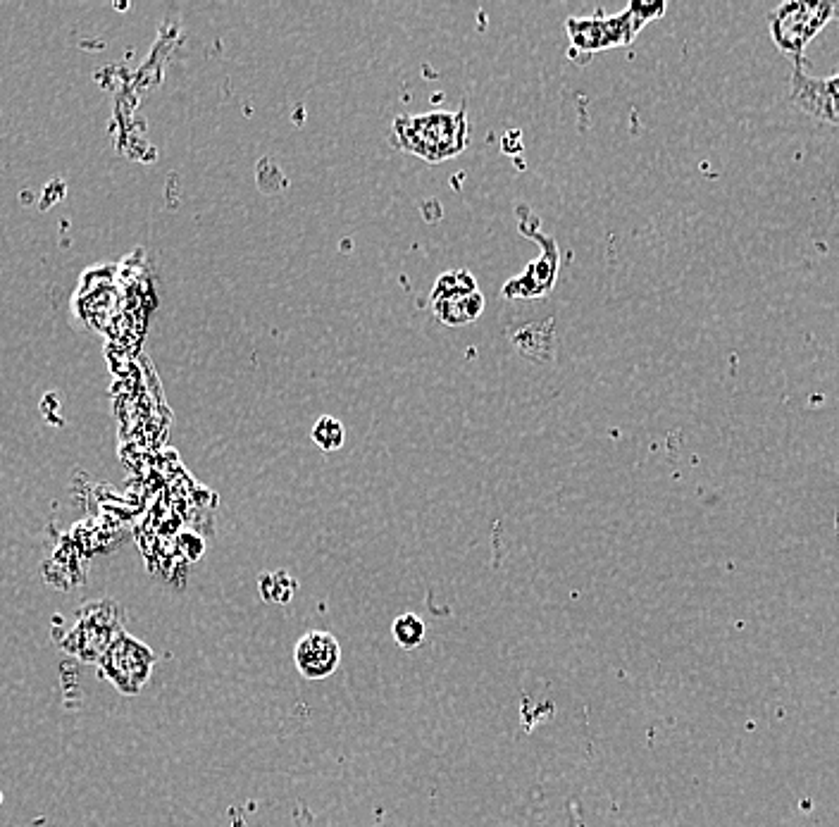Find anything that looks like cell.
Listing matches in <instances>:
<instances>
[{
  "instance_id": "obj_1",
  "label": "cell",
  "mask_w": 839,
  "mask_h": 827,
  "mask_svg": "<svg viewBox=\"0 0 839 827\" xmlns=\"http://www.w3.org/2000/svg\"><path fill=\"white\" fill-rule=\"evenodd\" d=\"M465 113L406 115L394 122V141L403 151L418 155L427 163H441L463 153L470 139Z\"/></svg>"
},
{
  "instance_id": "obj_2",
  "label": "cell",
  "mask_w": 839,
  "mask_h": 827,
  "mask_svg": "<svg viewBox=\"0 0 839 827\" xmlns=\"http://www.w3.org/2000/svg\"><path fill=\"white\" fill-rule=\"evenodd\" d=\"M666 12V3H642L635 0L618 15L573 17L568 20V34L573 43V55H594L608 48L630 46L646 24L658 20Z\"/></svg>"
},
{
  "instance_id": "obj_3",
  "label": "cell",
  "mask_w": 839,
  "mask_h": 827,
  "mask_svg": "<svg viewBox=\"0 0 839 827\" xmlns=\"http://www.w3.org/2000/svg\"><path fill=\"white\" fill-rule=\"evenodd\" d=\"M835 20L837 0H787L768 12V29L778 51L789 55L794 65H804L809 43Z\"/></svg>"
},
{
  "instance_id": "obj_4",
  "label": "cell",
  "mask_w": 839,
  "mask_h": 827,
  "mask_svg": "<svg viewBox=\"0 0 839 827\" xmlns=\"http://www.w3.org/2000/svg\"><path fill=\"white\" fill-rule=\"evenodd\" d=\"M122 632V608L110 599L93 601L79 608L77 623L60 639V649L84 663H98Z\"/></svg>"
},
{
  "instance_id": "obj_5",
  "label": "cell",
  "mask_w": 839,
  "mask_h": 827,
  "mask_svg": "<svg viewBox=\"0 0 839 827\" xmlns=\"http://www.w3.org/2000/svg\"><path fill=\"white\" fill-rule=\"evenodd\" d=\"M101 675L113 685L120 694L136 696L144 692V687L151 680L155 668V654L151 646L139 642L132 634L122 632L120 637L110 644L98 661Z\"/></svg>"
},
{
  "instance_id": "obj_6",
  "label": "cell",
  "mask_w": 839,
  "mask_h": 827,
  "mask_svg": "<svg viewBox=\"0 0 839 827\" xmlns=\"http://www.w3.org/2000/svg\"><path fill=\"white\" fill-rule=\"evenodd\" d=\"M432 310L446 325H465L480 317L484 298L477 289L475 277L465 270L446 272L432 289Z\"/></svg>"
},
{
  "instance_id": "obj_7",
  "label": "cell",
  "mask_w": 839,
  "mask_h": 827,
  "mask_svg": "<svg viewBox=\"0 0 839 827\" xmlns=\"http://www.w3.org/2000/svg\"><path fill=\"white\" fill-rule=\"evenodd\" d=\"M789 98L806 115L839 127V74L816 79L806 74L804 65H794L792 79H789Z\"/></svg>"
},
{
  "instance_id": "obj_8",
  "label": "cell",
  "mask_w": 839,
  "mask_h": 827,
  "mask_svg": "<svg viewBox=\"0 0 839 827\" xmlns=\"http://www.w3.org/2000/svg\"><path fill=\"white\" fill-rule=\"evenodd\" d=\"M294 663L306 680H325L337 673L341 663V646L332 632L313 630L303 634L294 646Z\"/></svg>"
},
{
  "instance_id": "obj_9",
  "label": "cell",
  "mask_w": 839,
  "mask_h": 827,
  "mask_svg": "<svg viewBox=\"0 0 839 827\" xmlns=\"http://www.w3.org/2000/svg\"><path fill=\"white\" fill-rule=\"evenodd\" d=\"M556 275H558V251H556V244L551 241L549 248L542 253V258L534 260V263L527 267L525 275L513 279L511 284H506V294L518 296L520 291L525 289V284H532L530 294L527 296L549 294L553 282H556Z\"/></svg>"
},
{
  "instance_id": "obj_10",
  "label": "cell",
  "mask_w": 839,
  "mask_h": 827,
  "mask_svg": "<svg viewBox=\"0 0 839 827\" xmlns=\"http://www.w3.org/2000/svg\"><path fill=\"white\" fill-rule=\"evenodd\" d=\"M425 632V623H422L415 613H403L391 623V634H394L396 644L406 651L418 649V646L425 642Z\"/></svg>"
},
{
  "instance_id": "obj_11",
  "label": "cell",
  "mask_w": 839,
  "mask_h": 827,
  "mask_svg": "<svg viewBox=\"0 0 839 827\" xmlns=\"http://www.w3.org/2000/svg\"><path fill=\"white\" fill-rule=\"evenodd\" d=\"M260 596L270 603H289L296 594V580L289 575L287 570L272 572V575H263L258 582Z\"/></svg>"
},
{
  "instance_id": "obj_12",
  "label": "cell",
  "mask_w": 839,
  "mask_h": 827,
  "mask_svg": "<svg viewBox=\"0 0 839 827\" xmlns=\"http://www.w3.org/2000/svg\"><path fill=\"white\" fill-rule=\"evenodd\" d=\"M313 441L320 446L322 451H337L344 446V425L339 420L320 418L313 427Z\"/></svg>"
}]
</instances>
